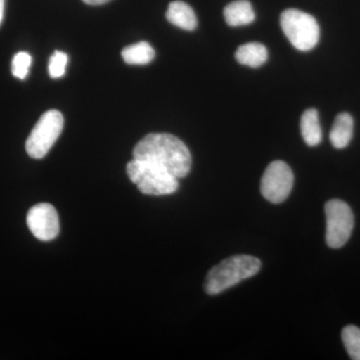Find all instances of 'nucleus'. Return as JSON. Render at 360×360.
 <instances>
[{
    "label": "nucleus",
    "mask_w": 360,
    "mask_h": 360,
    "mask_svg": "<svg viewBox=\"0 0 360 360\" xmlns=\"http://www.w3.org/2000/svg\"><path fill=\"white\" fill-rule=\"evenodd\" d=\"M283 32L297 51H309L319 44L321 28L314 16L300 9L290 8L281 15Z\"/></svg>",
    "instance_id": "4"
},
{
    "label": "nucleus",
    "mask_w": 360,
    "mask_h": 360,
    "mask_svg": "<svg viewBox=\"0 0 360 360\" xmlns=\"http://www.w3.org/2000/svg\"><path fill=\"white\" fill-rule=\"evenodd\" d=\"M300 130L303 141L309 146H316L322 141V130L319 112L315 108L305 110L300 120Z\"/></svg>",
    "instance_id": "13"
},
{
    "label": "nucleus",
    "mask_w": 360,
    "mask_h": 360,
    "mask_svg": "<svg viewBox=\"0 0 360 360\" xmlns=\"http://www.w3.org/2000/svg\"><path fill=\"white\" fill-rule=\"evenodd\" d=\"M134 158L165 168L177 179L189 174L193 161L186 144L169 134L146 135L135 146Z\"/></svg>",
    "instance_id": "1"
},
{
    "label": "nucleus",
    "mask_w": 360,
    "mask_h": 360,
    "mask_svg": "<svg viewBox=\"0 0 360 360\" xmlns=\"http://www.w3.org/2000/svg\"><path fill=\"white\" fill-rule=\"evenodd\" d=\"M292 170L284 161L276 160L265 169L260 184V191L265 200L272 203L283 202L290 196L292 189Z\"/></svg>",
    "instance_id": "7"
},
{
    "label": "nucleus",
    "mask_w": 360,
    "mask_h": 360,
    "mask_svg": "<svg viewBox=\"0 0 360 360\" xmlns=\"http://www.w3.org/2000/svg\"><path fill=\"white\" fill-rule=\"evenodd\" d=\"M224 15L227 25L233 27L248 25L255 20V11L248 0L231 2L225 7Z\"/></svg>",
    "instance_id": "11"
},
{
    "label": "nucleus",
    "mask_w": 360,
    "mask_h": 360,
    "mask_svg": "<svg viewBox=\"0 0 360 360\" xmlns=\"http://www.w3.org/2000/svg\"><path fill=\"white\" fill-rule=\"evenodd\" d=\"M28 229L41 241H51L59 233L58 212L51 203H39L30 208L26 217Z\"/></svg>",
    "instance_id": "8"
},
{
    "label": "nucleus",
    "mask_w": 360,
    "mask_h": 360,
    "mask_svg": "<svg viewBox=\"0 0 360 360\" xmlns=\"http://www.w3.org/2000/svg\"><path fill=\"white\" fill-rule=\"evenodd\" d=\"M269 58L266 47L259 42H248L241 45L236 52V58L240 65L257 68L264 65Z\"/></svg>",
    "instance_id": "12"
},
{
    "label": "nucleus",
    "mask_w": 360,
    "mask_h": 360,
    "mask_svg": "<svg viewBox=\"0 0 360 360\" xmlns=\"http://www.w3.org/2000/svg\"><path fill=\"white\" fill-rule=\"evenodd\" d=\"M4 6H6V0H0V25L4 20Z\"/></svg>",
    "instance_id": "19"
},
{
    "label": "nucleus",
    "mask_w": 360,
    "mask_h": 360,
    "mask_svg": "<svg viewBox=\"0 0 360 360\" xmlns=\"http://www.w3.org/2000/svg\"><path fill=\"white\" fill-rule=\"evenodd\" d=\"M130 180L139 187V191L148 195H167L179 189V179L165 168L134 158L127 167Z\"/></svg>",
    "instance_id": "3"
},
{
    "label": "nucleus",
    "mask_w": 360,
    "mask_h": 360,
    "mask_svg": "<svg viewBox=\"0 0 360 360\" xmlns=\"http://www.w3.org/2000/svg\"><path fill=\"white\" fill-rule=\"evenodd\" d=\"M122 56L127 65H146L153 60L155 51L148 42L141 41L123 49Z\"/></svg>",
    "instance_id": "14"
},
{
    "label": "nucleus",
    "mask_w": 360,
    "mask_h": 360,
    "mask_svg": "<svg viewBox=\"0 0 360 360\" xmlns=\"http://www.w3.org/2000/svg\"><path fill=\"white\" fill-rule=\"evenodd\" d=\"M32 63V56L27 52L20 51L16 53L13 59V65H11L13 77L25 80L28 75Z\"/></svg>",
    "instance_id": "16"
},
{
    "label": "nucleus",
    "mask_w": 360,
    "mask_h": 360,
    "mask_svg": "<svg viewBox=\"0 0 360 360\" xmlns=\"http://www.w3.org/2000/svg\"><path fill=\"white\" fill-rule=\"evenodd\" d=\"M354 118L349 113L341 112L336 116L329 134L333 148L338 149L347 148L354 136Z\"/></svg>",
    "instance_id": "10"
},
{
    "label": "nucleus",
    "mask_w": 360,
    "mask_h": 360,
    "mask_svg": "<svg viewBox=\"0 0 360 360\" xmlns=\"http://www.w3.org/2000/svg\"><path fill=\"white\" fill-rule=\"evenodd\" d=\"M167 20L172 25L193 32L198 27V18L193 8L184 1H174L169 4L167 11Z\"/></svg>",
    "instance_id": "9"
},
{
    "label": "nucleus",
    "mask_w": 360,
    "mask_h": 360,
    "mask_svg": "<svg viewBox=\"0 0 360 360\" xmlns=\"http://www.w3.org/2000/svg\"><path fill=\"white\" fill-rule=\"evenodd\" d=\"M84 1L89 6H101V4H106L110 0H84Z\"/></svg>",
    "instance_id": "18"
},
{
    "label": "nucleus",
    "mask_w": 360,
    "mask_h": 360,
    "mask_svg": "<svg viewBox=\"0 0 360 360\" xmlns=\"http://www.w3.org/2000/svg\"><path fill=\"white\" fill-rule=\"evenodd\" d=\"M65 120L58 110L46 111L39 118L25 143L27 155L35 160L44 158L61 134Z\"/></svg>",
    "instance_id": "5"
},
{
    "label": "nucleus",
    "mask_w": 360,
    "mask_h": 360,
    "mask_svg": "<svg viewBox=\"0 0 360 360\" xmlns=\"http://www.w3.org/2000/svg\"><path fill=\"white\" fill-rule=\"evenodd\" d=\"M260 267V260L251 255H239L226 258L208 272L205 291L210 295H219L240 281L255 276Z\"/></svg>",
    "instance_id": "2"
},
{
    "label": "nucleus",
    "mask_w": 360,
    "mask_h": 360,
    "mask_svg": "<svg viewBox=\"0 0 360 360\" xmlns=\"http://www.w3.org/2000/svg\"><path fill=\"white\" fill-rule=\"evenodd\" d=\"M326 243L329 248H340L347 245L354 226L352 208L345 201L331 200L326 205Z\"/></svg>",
    "instance_id": "6"
},
{
    "label": "nucleus",
    "mask_w": 360,
    "mask_h": 360,
    "mask_svg": "<svg viewBox=\"0 0 360 360\" xmlns=\"http://www.w3.org/2000/svg\"><path fill=\"white\" fill-rule=\"evenodd\" d=\"M68 56L65 52L56 51L51 56L49 63V72L51 78H60L65 75Z\"/></svg>",
    "instance_id": "17"
},
{
    "label": "nucleus",
    "mask_w": 360,
    "mask_h": 360,
    "mask_svg": "<svg viewBox=\"0 0 360 360\" xmlns=\"http://www.w3.org/2000/svg\"><path fill=\"white\" fill-rule=\"evenodd\" d=\"M341 338L350 359L360 360V328L355 326H345Z\"/></svg>",
    "instance_id": "15"
}]
</instances>
